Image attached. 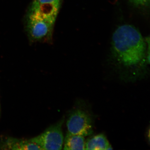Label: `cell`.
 Wrapping results in <instances>:
<instances>
[{"label":"cell","mask_w":150,"mask_h":150,"mask_svg":"<svg viewBox=\"0 0 150 150\" xmlns=\"http://www.w3.org/2000/svg\"><path fill=\"white\" fill-rule=\"evenodd\" d=\"M113 54L117 60L126 66L138 64L145 55L146 44L139 31L133 25L119 26L112 36Z\"/></svg>","instance_id":"6da1fadb"},{"label":"cell","mask_w":150,"mask_h":150,"mask_svg":"<svg viewBox=\"0 0 150 150\" xmlns=\"http://www.w3.org/2000/svg\"><path fill=\"white\" fill-rule=\"evenodd\" d=\"M56 20L26 13L25 27L29 40L32 42H48L52 39Z\"/></svg>","instance_id":"7a4b0ae2"},{"label":"cell","mask_w":150,"mask_h":150,"mask_svg":"<svg viewBox=\"0 0 150 150\" xmlns=\"http://www.w3.org/2000/svg\"><path fill=\"white\" fill-rule=\"evenodd\" d=\"M5 149L42 150L37 144L30 140H22L9 138L6 140L2 146Z\"/></svg>","instance_id":"8992f818"},{"label":"cell","mask_w":150,"mask_h":150,"mask_svg":"<svg viewBox=\"0 0 150 150\" xmlns=\"http://www.w3.org/2000/svg\"><path fill=\"white\" fill-rule=\"evenodd\" d=\"M62 0H33L27 11L38 16L56 20Z\"/></svg>","instance_id":"5b68a950"},{"label":"cell","mask_w":150,"mask_h":150,"mask_svg":"<svg viewBox=\"0 0 150 150\" xmlns=\"http://www.w3.org/2000/svg\"><path fill=\"white\" fill-rule=\"evenodd\" d=\"M149 139L150 141V129L149 131Z\"/></svg>","instance_id":"8fae6325"},{"label":"cell","mask_w":150,"mask_h":150,"mask_svg":"<svg viewBox=\"0 0 150 150\" xmlns=\"http://www.w3.org/2000/svg\"><path fill=\"white\" fill-rule=\"evenodd\" d=\"M68 133L87 137L93 132L92 121L88 113L81 109H76L71 112L67 119Z\"/></svg>","instance_id":"277c9868"},{"label":"cell","mask_w":150,"mask_h":150,"mask_svg":"<svg viewBox=\"0 0 150 150\" xmlns=\"http://www.w3.org/2000/svg\"><path fill=\"white\" fill-rule=\"evenodd\" d=\"M85 143L84 137L67 133L65 137L64 149L85 150Z\"/></svg>","instance_id":"ba28073f"},{"label":"cell","mask_w":150,"mask_h":150,"mask_svg":"<svg viewBox=\"0 0 150 150\" xmlns=\"http://www.w3.org/2000/svg\"><path fill=\"white\" fill-rule=\"evenodd\" d=\"M134 5L139 7H147L150 6V0H129Z\"/></svg>","instance_id":"9c48e42d"},{"label":"cell","mask_w":150,"mask_h":150,"mask_svg":"<svg viewBox=\"0 0 150 150\" xmlns=\"http://www.w3.org/2000/svg\"><path fill=\"white\" fill-rule=\"evenodd\" d=\"M112 149V146L106 137L103 134L93 136L89 138L86 142L85 150Z\"/></svg>","instance_id":"52a82bcc"},{"label":"cell","mask_w":150,"mask_h":150,"mask_svg":"<svg viewBox=\"0 0 150 150\" xmlns=\"http://www.w3.org/2000/svg\"><path fill=\"white\" fill-rule=\"evenodd\" d=\"M64 119L52 125L39 136L30 139L42 150H61L63 149L64 137L62 126Z\"/></svg>","instance_id":"3957f363"},{"label":"cell","mask_w":150,"mask_h":150,"mask_svg":"<svg viewBox=\"0 0 150 150\" xmlns=\"http://www.w3.org/2000/svg\"><path fill=\"white\" fill-rule=\"evenodd\" d=\"M145 41L147 48L148 62L150 64V35L146 38Z\"/></svg>","instance_id":"30bf717a"}]
</instances>
